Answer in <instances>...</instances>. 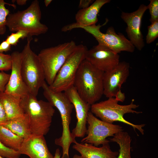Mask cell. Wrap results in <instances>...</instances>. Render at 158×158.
I'll return each mask as SVG.
<instances>
[{
    "label": "cell",
    "mask_w": 158,
    "mask_h": 158,
    "mask_svg": "<svg viewBox=\"0 0 158 158\" xmlns=\"http://www.w3.org/2000/svg\"><path fill=\"white\" fill-rule=\"evenodd\" d=\"M150 2L147 6L151 15L150 21L152 23L158 20V0H150Z\"/></svg>",
    "instance_id": "obj_28"
},
{
    "label": "cell",
    "mask_w": 158,
    "mask_h": 158,
    "mask_svg": "<svg viewBox=\"0 0 158 158\" xmlns=\"http://www.w3.org/2000/svg\"><path fill=\"white\" fill-rule=\"evenodd\" d=\"M104 73L85 59L77 71L73 86L80 97L91 106L103 95Z\"/></svg>",
    "instance_id": "obj_1"
},
{
    "label": "cell",
    "mask_w": 158,
    "mask_h": 158,
    "mask_svg": "<svg viewBox=\"0 0 158 158\" xmlns=\"http://www.w3.org/2000/svg\"><path fill=\"white\" fill-rule=\"evenodd\" d=\"M94 2L93 0H80L79 4V8L80 9L87 8Z\"/></svg>",
    "instance_id": "obj_32"
},
{
    "label": "cell",
    "mask_w": 158,
    "mask_h": 158,
    "mask_svg": "<svg viewBox=\"0 0 158 158\" xmlns=\"http://www.w3.org/2000/svg\"><path fill=\"white\" fill-rule=\"evenodd\" d=\"M20 102L24 113L29 118L32 134L46 135L55 113L54 107L48 101L38 100L30 93L22 97Z\"/></svg>",
    "instance_id": "obj_3"
},
{
    "label": "cell",
    "mask_w": 158,
    "mask_h": 158,
    "mask_svg": "<svg viewBox=\"0 0 158 158\" xmlns=\"http://www.w3.org/2000/svg\"><path fill=\"white\" fill-rule=\"evenodd\" d=\"M61 153L59 148L57 149L55 151L54 158H61Z\"/></svg>",
    "instance_id": "obj_34"
},
{
    "label": "cell",
    "mask_w": 158,
    "mask_h": 158,
    "mask_svg": "<svg viewBox=\"0 0 158 158\" xmlns=\"http://www.w3.org/2000/svg\"><path fill=\"white\" fill-rule=\"evenodd\" d=\"M3 126L23 139L32 134L29 118L25 114L21 116L8 120Z\"/></svg>",
    "instance_id": "obj_19"
},
{
    "label": "cell",
    "mask_w": 158,
    "mask_h": 158,
    "mask_svg": "<svg viewBox=\"0 0 158 158\" xmlns=\"http://www.w3.org/2000/svg\"><path fill=\"white\" fill-rule=\"evenodd\" d=\"M23 140L4 126H0V141L6 147L18 151Z\"/></svg>",
    "instance_id": "obj_22"
},
{
    "label": "cell",
    "mask_w": 158,
    "mask_h": 158,
    "mask_svg": "<svg viewBox=\"0 0 158 158\" xmlns=\"http://www.w3.org/2000/svg\"><path fill=\"white\" fill-rule=\"evenodd\" d=\"M87 49L86 46L83 44L77 45L58 72L53 83L49 85L53 91L64 92L73 86L77 71L85 59Z\"/></svg>",
    "instance_id": "obj_8"
},
{
    "label": "cell",
    "mask_w": 158,
    "mask_h": 158,
    "mask_svg": "<svg viewBox=\"0 0 158 158\" xmlns=\"http://www.w3.org/2000/svg\"><path fill=\"white\" fill-rule=\"evenodd\" d=\"M11 55L12 59L11 73L4 92L21 99L30 93L21 74V52L14 51Z\"/></svg>",
    "instance_id": "obj_15"
},
{
    "label": "cell",
    "mask_w": 158,
    "mask_h": 158,
    "mask_svg": "<svg viewBox=\"0 0 158 158\" xmlns=\"http://www.w3.org/2000/svg\"><path fill=\"white\" fill-rule=\"evenodd\" d=\"M19 152L30 158H54L48 147L44 136L32 134L23 139Z\"/></svg>",
    "instance_id": "obj_17"
},
{
    "label": "cell",
    "mask_w": 158,
    "mask_h": 158,
    "mask_svg": "<svg viewBox=\"0 0 158 158\" xmlns=\"http://www.w3.org/2000/svg\"><path fill=\"white\" fill-rule=\"evenodd\" d=\"M11 45L6 40L3 41L0 44V53L10 51Z\"/></svg>",
    "instance_id": "obj_31"
},
{
    "label": "cell",
    "mask_w": 158,
    "mask_h": 158,
    "mask_svg": "<svg viewBox=\"0 0 158 158\" xmlns=\"http://www.w3.org/2000/svg\"><path fill=\"white\" fill-rule=\"evenodd\" d=\"M7 121V119L6 115L0 100V126L3 125Z\"/></svg>",
    "instance_id": "obj_30"
},
{
    "label": "cell",
    "mask_w": 158,
    "mask_h": 158,
    "mask_svg": "<svg viewBox=\"0 0 158 158\" xmlns=\"http://www.w3.org/2000/svg\"><path fill=\"white\" fill-rule=\"evenodd\" d=\"M73 158H83L81 155H79L76 154H75Z\"/></svg>",
    "instance_id": "obj_37"
},
{
    "label": "cell",
    "mask_w": 158,
    "mask_h": 158,
    "mask_svg": "<svg viewBox=\"0 0 158 158\" xmlns=\"http://www.w3.org/2000/svg\"><path fill=\"white\" fill-rule=\"evenodd\" d=\"M134 99H132L130 103L128 105H121L114 97L108 98L106 100L96 103L91 106V112L95 116L104 121L111 123L114 122L123 123L132 127L135 131L137 129L142 134L144 133L143 128L145 124L135 125L126 120L123 116L127 113H142L135 109L139 107V105L134 103Z\"/></svg>",
    "instance_id": "obj_5"
},
{
    "label": "cell",
    "mask_w": 158,
    "mask_h": 158,
    "mask_svg": "<svg viewBox=\"0 0 158 158\" xmlns=\"http://www.w3.org/2000/svg\"><path fill=\"white\" fill-rule=\"evenodd\" d=\"M30 37L28 33L24 30H19L12 33L7 36L6 40L11 46H16L20 39Z\"/></svg>",
    "instance_id": "obj_25"
},
{
    "label": "cell",
    "mask_w": 158,
    "mask_h": 158,
    "mask_svg": "<svg viewBox=\"0 0 158 158\" xmlns=\"http://www.w3.org/2000/svg\"><path fill=\"white\" fill-rule=\"evenodd\" d=\"M120 56L109 48L98 44L87 51L85 59L104 72L109 71L120 62Z\"/></svg>",
    "instance_id": "obj_13"
},
{
    "label": "cell",
    "mask_w": 158,
    "mask_h": 158,
    "mask_svg": "<svg viewBox=\"0 0 158 158\" xmlns=\"http://www.w3.org/2000/svg\"><path fill=\"white\" fill-rule=\"evenodd\" d=\"M110 141L116 142L119 146L117 158H131L130 154L131 139L128 133L123 131L115 135Z\"/></svg>",
    "instance_id": "obj_21"
},
{
    "label": "cell",
    "mask_w": 158,
    "mask_h": 158,
    "mask_svg": "<svg viewBox=\"0 0 158 158\" xmlns=\"http://www.w3.org/2000/svg\"><path fill=\"white\" fill-rule=\"evenodd\" d=\"M130 69L129 63L123 61L120 62L113 69L104 72L103 95L108 98L114 97L116 92L126 81L129 75Z\"/></svg>",
    "instance_id": "obj_14"
},
{
    "label": "cell",
    "mask_w": 158,
    "mask_h": 158,
    "mask_svg": "<svg viewBox=\"0 0 158 158\" xmlns=\"http://www.w3.org/2000/svg\"><path fill=\"white\" fill-rule=\"evenodd\" d=\"M6 4L14 8L16 7L14 5L6 3L4 0H0V35H4L6 32L7 18L10 14L9 10L5 6Z\"/></svg>",
    "instance_id": "obj_23"
},
{
    "label": "cell",
    "mask_w": 158,
    "mask_h": 158,
    "mask_svg": "<svg viewBox=\"0 0 158 158\" xmlns=\"http://www.w3.org/2000/svg\"><path fill=\"white\" fill-rule=\"evenodd\" d=\"M17 4L19 5L23 6L26 4L27 0H17L16 1Z\"/></svg>",
    "instance_id": "obj_35"
},
{
    "label": "cell",
    "mask_w": 158,
    "mask_h": 158,
    "mask_svg": "<svg viewBox=\"0 0 158 158\" xmlns=\"http://www.w3.org/2000/svg\"><path fill=\"white\" fill-rule=\"evenodd\" d=\"M12 59L11 54L0 53V71H8L11 70Z\"/></svg>",
    "instance_id": "obj_27"
},
{
    "label": "cell",
    "mask_w": 158,
    "mask_h": 158,
    "mask_svg": "<svg viewBox=\"0 0 158 158\" xmlns=\"http://www.w3.org/2000/svg\"><path fill=\"white\" fill-rule=\"evenodd\" d=\"M27 42L21 52V73L23 81L29 92L36 97L45 81L44 71L37 55L30 47L32 40L28 37Z\"/></svg>",
    "instance_id": "obj_7"
},
{
    "label": "cell",
    "mask_w": 158,
    "mask_h": 158,
    "mask_svg": "<svg viewBox=\"0 0 158 158\" xmlns=\"http://www.w3.org/2000/svg\"><path fill=\"white\" fill-rule=\"evenodd\" d=\"M52 0H45L44 1L45 6L47 7L52 2Z\"/></svg>",
    "instance_id": "obj_36"
},
{
    "label": "cell",
    "mask_w": 158,
    "mask_h": 158,
    "mask_svg": "<svg viewBox=\"0 0 158 158\" xmlns=\"http://www.w3.org/2000/svg\"><path fill=\"white\" fill-rule=\"evenodd\" d=\"M0 158H4L0 156Z\"/></svg>",
    "instance_id": "obj_38"
},
{
    "label": "cell",
    "mask_w": 158,
    "mask_h": 158,
    "mask_svg": "<svg viewBox=\"0 0 158 158\" xmlns=\"http://www.w3.org/2000/svg\"><path fill=\"white\" fill-rule=\"evenodd\" d=\"M20 98L4 92H0V100L5 110L7 121L24 114L20 104Z\"/></svg>",
    "instance_id": "obj_20"
},
{
    "label": "cell",
    "mask_w": 158,
    "mask_h": 158,
    "mask_svg": "<svg viewBox=\"0 0 158 158\" xmlns=\"http://www.w3.org/2000/svg\"><path fill=\"white\" fill-rule=\"evenodd\" d=\"M115 98L118 102H123L125 99L126 96L125 93L122 92L121 89L119 90L116 93Z\"/></svg>",
    "instance_id": "obj_33"
},
{
    "label": "cell",
    "mask_w": 158,
    "mask_h": 158,
    "mask_svg": "<svg viewBox=\"0 0 158 158\" xmlns=\"http://www.w3.org/2000/svg\"><path fill=\"white\" fill-rule=\"evenodd\" d=\"M75 42H70L41 50L37 55L42 67L45 81L51 85L61 67L76 49Z\"/></svg>",
    "instance_id": "obj_6"
},
{
    "label": "cell",
    "mask_w": 158,
    "mask_h": 158,
    "mask_svg": "<svg viewBox=\"0 0 158 158\" xmlns=\"http://www.w3.org/2000/svg\"><path fill=\"white\" fill-rule=\"evenodd\" d=\"M87 123L88 124L86 133L87 135L81 140V143H88L97 147L109 143L110 141L106 139L107 137H113L123 130L121 126L99 119L90 111L88 114Z\"/></svg>",
    "instance_id": "obj_10"
},
{
    "label": "cell",
    "mask_w": 158,
    "mask_h": 158,
    "mask_svg": "<svg viewBox=\"0 0 158 158\" xmlns=\"http://www.w3.org/2000/svg\"><path fill=\"white\" fill-rule=\"evenodd\" d=\"M20 155L18 151L6 147L0 141V156L4 158H19Z\"/></svg>",
    "instance_id": "obj_26"
},
{
    "label": "cell",
    "mask_w": 158,
    "mask_h": 158,
    "mask_svg": "<svg viewBox=\"0 0 158 158\" xmlns=\"http://www.w3.org/2000/svg\"><path fill=\"white\" fill-rule=\"evenodd\" d=\"M108 22L107 19L102 25L95 24L78 28L83 29L92 35L97 40L98 44L105 46L117 54L122 51L133 52L135 50L134 46L122 33L117 34L113 27H109L105 33L100 31L101 28Z\"/></svg>",
    "instance_id": "obj_9"
},
{
    "label": "cell",
    "mask_w": 158,
    "mask_h": 158,
    "mask_svg": "<svg viewBox=\"0 0 158 158\" xmlns=\"http://www.w3.org/2000/svg\"><path fill=\"white\" fill-rule=\"evenodd\" d=\"M10 76V74L3 71L0 72V92H4Z\"/></svg>",
    "instance_id": "obj_29"
},
{
    "label": "cell",
    "mask_w": 158,
    "mask_h": 158,
    "mask_svg": "<svg viewBox=\"0 0 158 158\" xmlns=\"http://www.w3.org/2000/svg\"><path fill=\"white\" fill-rule=\"evenodd\" d=\"M41 17L39 2L34 0L26 9L9 14L7 18L6 27L11 32L26 31L31 37L44 34L48 28L41 22Z\"/></svg>",
    "instance_id": "obj_4"
},
{
    "label": "cell",
    "mask_w": 158,
    "mask_h": 158,
    "mask_svg": "<svg viewBox=\"0 0 158 158\" xmlns=\"http://www.w3.org/2000/svg\"><path fill=\"white\" fill-rule=\"evenodd\" d=\"M64 92L75 110L77 122L71 133L73 139L76 141V137L83 138L86 134L87 118L91 105L80 97L73 86Z\"/></svg>",
    "instance_id": "obj_12"
},
{
    "label": "cell",
    "mask_w": 158,
    "mask_h": 158,
    "mask_svg": "<svg viewBox=\"0 0 158 158\" xmlns=\"http://www.w3.org/2000/svg\"><path fill=\"white\" fill-rule=\"evenodd\" d=\"M73 148L78 152L83 158H117L118 152L112 151L109 143L98 147L91 144L74 143Z\"/></svg>",
    "instance_id": "obj_18"
},
{
    "label": "cell",
    "mask_w": 158,
    "mask_h": 158,
    "mask_svg": "<svg viewBox=\"0 0 158 158\" xmlns=\"http://www.w3.org/2000/svg\"><path fill=\"white\" fill-rule=\"evenodd\" d=\"M147 9V6L142 4L136 11L129 13L122 12L121 15V18L127 25L126 31L129 40L139 51L145 45L141 27L142 18Z\"/></svg>",
    "instance_id": "obj_11"
},
{
    "label": "cell",
    "mask_w": 158,
    "mask_h": 158,
    "mask_svg": "<svg viewBox=\"0 0 158 158\" xmlns=\"http://www.w3.org/2000/svg\"><path fill=\"white\" fill-rule=\"evenodd\" d=\"M42 87L45 98L54 107L59 111L62 121V134L55 140V143L62 148V155L61 158H70L69 151L71 145L74 143L70 130L71 114L74 106L64 92L53 91L45 81Z\"/></svg>",
    "instance_id": "obj_2"
},
{
    "label": "cell",
    "mask_w": 158,
    "mask_h": 158,
    "mask_svg": "<svg viewBox=\"0 0 158 158\" xmlns=\"http://www.w3.org/2000/svg\"><path fill=\"white\" fill-rule=\"evenodd\" d=\"M110 1V0H96L87 8L80 9L75 15L76 22L64 26L61 31L66 32L80 27L96 24L98 21L97 15L100 9Z\"/></svg>",
    "instance_id": "obj_16"
},
{
    "label": "cell",
    "mask_w": 158,
    "mask_h": 158,
    "mask_svg": "<svg viewBox=\"0 0 158 158\" xmlns=\"http://www.w3.org/2000/svg\"><path fill=\"white\" fill-rule=\"evenodd\" d=\"M147 29L146 40L147 43L150 44L158 37V20L152 23L147 27Z\"/></svg>",
    "instance_id": "obj_24"
}]
</instances>
